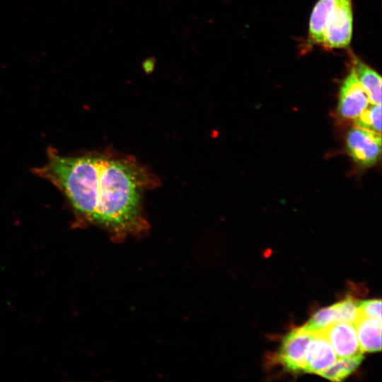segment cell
<instances>
[{
    "label": "cell",
    "mask_w": 382,
    "mask_h": 382,
    "mask_svg": "<svg viewBox=\"0 0 382 382\" xmlns=\"http://www.w3.org/2000/svg\"><path fill=\"white\" fill-rule=\"evenodd\" d=\"M33 172L66 197L84 220L107 230L116 241L143 235L149 224L142 196L154 178L133 159L105 154L64 156L48 151Z\"/></svg>",
    "instance_id": "obj_1"
},
{
    "label": "cell",
    "mask_w": 382,
    "mask_h": 382,
    "mask_svg": "<svg viewBox=\"0 0 382 382\" xmlns=\"http://www.w3.org/2000/svg\"><path fill=\"white\" fill-rule=\"evenodd\" d=\"M352 30V0H337L326 22L322 47L325 50L348 47Z\"/></svg>",
    "instance_id": "obj_2"
},
{
    "label": "cell",
    "mask_w": 382,
    "mask_h": 382,
    "mask_svg": "<svg viewBox=\"0 0 382 382\" xmlns=\"http://www.w3.org/2000/svg\"><path fill=\"white\" fill-rule=\"evenodd\" d=\"M348 154L360 167L375 164L381 155V133L364 128H351L346 137Z\"/></svg>",
    "instance_id": "obj_3"
},
{
    "label": "cell",
    "mask_w": 382,
    "mask_h": 382,
    "mask_svg": "<svg viewBox=\"0 0 382 382\" xmlns=\"http://www.w3.org/2000/svg\"><path fill=\"white\" fill-rule=\"evenodd\" d=\"M338 99L337 112L345 120H354L369 105L368 96L353 67L341 84Z\"/></svg>",
    "instance_id": "obj_4"
},
{
    "label": "cell",
    "mask_w": 382,
    "mask_h": 382,
    "mask_svg": "<svg viewBox=\"0 0 382 382\" xmlns=\"http://www.w3.org/2000/svg\"><path fill=\"white\" fill-rule=\"evenodd\" d=\"M313 332L306 330L303 326L289 332L283 339L278 360L286 369L293 372H304L306 353Z\"/></svg>",
    "instance_id": "obj_5"
},
{
    "label": "cell",
    "mask_w": 382,
    "mask_h": 382,
    "mask_svg": "<svg viewBox=\"0 0 382 382\" xmlns=\"http://www.w3.org/2000/svg\"><path fill=\"white\" fill-rule=\"evenodd\" d=\"M337 357L363 355L354 323L335 322L321 330Z\"/></svg>",
    "instance_id": "obj_6"
},
{
    "label": "cell",
    "mask_w": 382,
    "mask_h": 382,
    "mask_svg": "<svg viewBox=\"0 0 382 382\" xmlns=\"http://www.w3.org/2000/svg\"><path fill=\"white\" fill-rule=\"evenodd\" d=\"M337 359L332 346L321 330L315 332L306 349L304 372L320 374Z\"/></svg>",
    "instance_id": "obj_7"
},
{
    "label": "cell",
    "mask_w": 382,
    "mask_h": 382,
    "mask_svg": "<svg viewBox=\"0 0 382 382\" xmlns=\"http://www.w3.org/2000/svg\"><path fill=\"white\" fill-rule=\"evenodd\" d=\"M360 346L364 352L381 349V320L358 316L354 321Z\"/></svg>",
    "instance_id": "obj_8"
},
{
    "label": "cell",
    "mask_w": 382,
    "mask_h": 382,
    "mask_svg": "<svg viewBox=\"0 0 382 382\" xmlns=\"http://www.w3.org/2000/svg\"><path fill=\"white\" fill-rule=\"evenodd\" d=\"M337 0H318L314 6L309 21L308 44L322 46L328 18Z\"/></svg>",
    "instance_id": "obj_9"
},
{
    "label": "cell",
    "mask_w": 382,
    "mask_h": 382,
    "mask_svg": "<svg viewBox=\"0 0 382 382\" xmlns=\"http://www.w3.org/2000/svg\"><path fill=\"white\" fill-rule=\"evenodd\" d=\"M357 77L372 105L381 104V77L369 65L355 57L353 66Z\"/></svg>",
    "instance_id": "obj_10"
},
{
    "label": "cell",
    "mask_w": 382,
    "mask_h": 382,
    "mask_svg": "<svg viewBox=\"0 0 382 382\" xmlns=\"http://www.w3.org/2000/svg\"><path fill=\"white\" fill-rule=\"evenodd\" d=\"M364 355L339 358L319 375L332 381H340L352 374L361 364Z\"/></svg>",
    "instance_id": "obj_11"
},
{
    "label": "cell",
    "mask_w": 382,
    "mask_h": 382,
    "mask_svg": "<svg viewBox=\"0 0 382 382\" xmlns=\"http://www.w3.org/2000/svg\"><path fill=\"white\" fill-rule=\"evenodd\" d=\"M340 321L338 303L318 311L303 328L311 332H318L328 325Z\"/></svg>",
    "instance_id": "obj_12"
},
{
    "label": "cell",
    "mask_w": 382,
    "mask_h": 382,
    "mask_svg": "<svg viewBox=\"0 0 382 382\" xmlns=\"http://www.w3.org/2000/svg\"><path fill=\"white\" fill-rule=\"evenodd\" d=\"M354 120V124L361 128L367 129L378 133L381 132V105H372L364 110Z\"/></svg>",
    "instance_id": "obj_13"
},
{
    "label": "cell",
    "mask_w": 382,
    "mask_h": 382,
    "mask_svg": "<svg viewBox=\"0 0 382 382\" xmlns=\"http://www.w3.org/2000/svg\"><path fill=\"white\" fill-rule=\"evenodd\" d=\"M358 316L381 320V299H370L359 302Z\"/></svg>",
    "instance_id": "obj_14"
},
{
    "label": "cell",
    "mask_w": 382,
    "mask_h": 382,
    "mask_svg": "<svg viewBox=\"0 0 382 382\" xmlns=\"http://www.w3.org/2000/svg\"><path fill=\"white\" fill-rule=\"evenodd\" d=\"M340 314V321L354 323L358 317L359 302L352 297H347L343 301L338 302Z\"/></svg>",
    "instance_id": "obj_15"
}]
</instances>
